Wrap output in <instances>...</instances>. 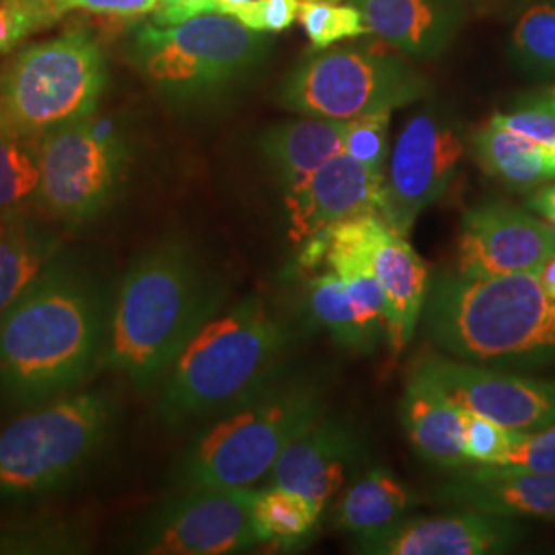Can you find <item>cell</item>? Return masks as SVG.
Here are the masks:
<instances>
[{
    "label": "cell",
    "mask_w": 555,
    "mask_h": 555,
    "mask_svg": "<svg viewBox=\"0 0 555 555\" xmlns=\"http://www.w3.org/2000/svg\"><path fill=\"white\" fill-rule=\"evenodd\" d=\"M373 268L387 298V341L399 357L416 336L428 295V268L408 237L393 229L378 241Z\"/></svg>",
    "instance_id": "cell-21"
},
{
    "label": "cell",
    "mask_w": 555,
    "mask_h": 555,
    "mask_svg": "<svg viewBox=\"0 0 555 555\" xmlns=\"http://www.w3.org/2000/svg\"><path fill=\"white\" fill-rule=\"evenodd\" d=\"M261 153L286 188L344 153V121L305 116L272 126L261 137Z\"/></svg>",
    "instance_id": "cell-22"
},
{
    "label": "cell",
    "mask_w": 555,
    "mask_h": 555,
    "mask_svg": "<svg viewBox=\"0 0 555 555\" xmlns=\"http://www.w3.org/2000/svg\"><path fill=\"white\" fill-rule=\"evenodd\" d=\"M412 492L385 467H371L344 490L336 506V527L357 539L385 533L410 516Z\"/></svg>",
    "instance_id": "cell-23"
},
{
    "label": "cell",
    "mask_w": 555,
    "mask_h": 555,
    "mask_svg": "<svg viewBox=\"0 0 555 555\" xmlns=\"http://www.w3.org/2000/svg\"><path fill=\"white\" fill-rule=\"evenodd\" d=\"M300 0H256L233 9L229 15L258 34L286 31L298 20Z\"/></svg>",
    "instance_id": "cell-33"
},
{
    "label": "cell",
    "mask_w": 555,
    "mask_h": 555,
    "mask_svg": "<svg viewBox=\"0 0 555 555\" xmlns=\"http://www.w3.org/2000/svg\"><path fill=\"white\" fill-rule=\"evenodd\" d=\"M552 157H554V163H555V149H552Z\"/></svg>",
    "instance_id": "cell-43"
},
{
    "label": "cell",
    "mask_w": 555,
    "mask_h": 555,
    "mask_svg": "<svg viewBox=\"0 0 555 555\" xmlns=\"http://www.w3.org/2000/svg\"><path fill=\"white\" fill-rule=\"evenodd\" d=\"M40 140L0 112V219L27 215L38 202Z\"/></svg>",
    "instance_id": "cell-26"
},
{
    "label": "cell",
    "mask_w": 555,
    "mask_h": 555,
    "mask_svg": "<svg viewBox=\"0 0 555 555\" xmlns=\"http://www.w3.org/2000/svg\"><path fill=\"white\" fill-rule=\"evenodd\" d=\"M107 302L98 278L56 256L0 318V389L17 408L68 396L103 364Z\"/></svg>",
    "instance_id": "cell-1"
},
{
    "label": "cell",
    "mask_w": 555,
    "mask_h": 555,
    "mask_svg": "<svg viewBox=\"0 0 555 555\" xmlns=\"http://www.w3.org/2000/svg\"><path fill=\"white\" fill-rule=\"evenodd\" d=\"M525 535L516 518L459 508L440 516H408L385 533L357 539L364 555H494L515 550Z\"/></svg>",
    "instance_id": "cell-15"
},
{
    "label": "cell",
    "mask_w": 555,
    "mask_h": 555,
    "mask_svg": "<svg viewBox=\"0 0 555 555\" xmlns=\"http://www.w3.org/2000/svg\"><path fill=\"white\" fill-rule=\"evenodd\" d=\"M422 321L447 357L496 369L555 364V297L535 272L486 278L440 272L428 284Z\"/></svg>",
    "instance_id": "cell-3"
},
{
    "label": "cell",
    "mask_w": 555,
    "mask_h": 555,
    "mask_svg": "<svg viewBox=\"0 0 555 555\" xmlns=\"http://www.w3.org/2000/svg\"><path fill=\"white\" fill-rule=\"evenodd\" d=\"M254 488H190L160 506L140 533L139 550L159 555H224L259 543Z\"/></svg>",
    "instance_id": "cell-12"
},
{
    "label": "cell",
    "mask_w": 555,
    "mask_h": 555,
    "mask_svg": "<svg viewBox=\"0 0 555 555\" xmlns=\"http://www.w3.org/2000/svg\"><path fill=\"white\" fill-rule=\"evenodd\" d=\"M472 149L479 167L511 188H533L555 178L550 149L492 124H486L472 137Z\"/></svg>",
    "instance_id": "cell-25"
},
{
    "label": "cell",
    "mask_w": 555,
    "mask_h": 555,
    "mask_svg": "<svg viewBox=\"0 0 555 555\" xmlns=\"http://www.w3.org/2000/svg\"><path fill=\"white\" fill-rule=\"evenodd\" d=\"M488 124L531 140L545 149H555V116L533 107H516L515 112H498Z\"/></svg>",
    "instance_id": "cell-34"
},
{
    "label": "cell",
    "mask_w": 555,
    "mask_h": 555,
    "mask_svg": "<svg viewBox=\"0 0 555 555\" xmlns=\"http://www.w3.org/2000/svg\"><path fill=\"white\" fill-rule=\"evenodd\" d=\"M511 50L516 62L541 77H555V0L531 4L513 29Z\"/></svg>",
    "instance_id": "cell-29"
},
{
    "label": "cell",
    "mask_w": 555,
    "mask_h": 555,
    "mask_svg": "<svg viewBox=\"0 0 555 555\" xmlns=\"http://www.w3.org/2000/svg\"><path fill=\"white\" fill-rule=\"evenodd\" d=\"M399 417L414 453L424 463L453 474L474 467L463 451V410L422 362L408 377Z\"/></svg>",
    "instance_id": "cell-19"
},
{
    "label": "cell",
    "mask_w": 555,
    "mask_h": 555,
    "mask_svg": "<svg viewBox=\"0 0 555 555\" xmlns=\"http://www.w3.org/2000/svg\"><path fill=\"white\" fill-rule=\"evenodd\" d=\"M323 412L318 380L280 375L198 435L179 463V486L254 488L268 479L278 456Z\"/></svg>",
    "instance_id": "cell-5"
},
{
    "label": "cell",
    "mask_w": 555,
    "mask_h": 555,
    "mask_svg": "<svg viewBox=\"0 0 555 555\" xmlns=\"http://www.w3.org/2000/svg\"><path fill=\"white\" fill-rule=\"evenodd\" d=\"M465 146L444 109L426 107L405 121L383 181V220L403 237L455 178Z\"/></svg>",
    "instance_id": "cell-11"
},
{
    "label": "cell",
    "mask_w": 555,
    "mask_h": 555,
    "mask_svg": "<svg viewBox=\"0 0 555 555\" xmlns=\"http://www.w3.org/2000/svg\"><path fill=\"white\" fill-rule=\"evenodd\" d=\"M554 256L555 229L547 220L486 202L463 217L453 270L469 278L537 274Z\"/></svg>",
    "instance_id": "cell-14"
},
{
    "label": "cell",
    "mask_w": 555,
    "mask_h": 555,
    "mask_svg": "<svg viewBox=\"0 0 555 555\" xmlns=\"http://www.w3.org/2000/svg\"><path fill=\"white\" fill-rule=\"evenodd\" d=\"M516 107H533V109H543L550 112L555 116V87L550 89H539V91H531L525 93L520 98H516Z\"/></svg>",
    "instance_id": "cell-39"
},
{
    "label": "cell",
    "mask_w": 555,
    "mask_h": 555,
    "mask_svg": "<svg viewBox=\"0 0 555 555\" xmlns=\"http://www.w3.org/2000/svg\"><path fill=\"white\" fill-rule=\"evenodd\" d=\"M383 181L362 163L339 153L286 188L291 235L300 243L325 235L344 220L380 217Z\"/></svg>",
    "instance_id": "cell-16"
},
{
    "label": "cell",
    "mask_w": 555,
    "mask_h": 555,
    "mask_svg": "<svg viewBox=\"0 0 555 555\" xmlns=\"http://www.w3.org/2000/svg\"><path fill=\"white\" fill-rule=\"evenodd\" d=\"M428 80L403 60L360 48L319 50L284 80L280 105L313 118L350 119L422 100Z\"/></svg>",
    "instance_id": "cell-8"
},
{
    "label": "cell",
    "mask_w": 555,
    "mask_h": 555,
    "mask_svg": "<svg viewBox=\"0 0 555 555\" xmlns=\"http://www.w3.org/2000/svg\"><path fill=\"white\" fill-rule=\"evenodd\" d=\"M520 433L502 428L488 417L469 414L463 410V451L476 465H502L504 456L513 449Z\"/></svg>",
    "instance_id": "cell-32"
},
{
    "label": "cell",
    "mask_w": 555,
    "mask_h": 555,
    "mask_svg": "<svg viewBox=\"0 0 555 555\" xmlns=\"http://www.w3.org/2000/svg\"><path fill=\"white\" fill-rule=\"evenodd\" d=\"M435 500L508 518H555V469L476 465L438 486Z\"/></svg>",
    "instance_id": "cell-18"
},
{
    "label": "cell",
    "mask_w": 555,
    "mask_h": 555,
    "mask_svg": "<svg viewBox=\"0 0 555 555\" xmlns=\"http://www.w3.org/2000/svg\"><path fill=\"white\" fill-rule=\"evenodd\" d=\"M502 465L555 469V426L537 435H522L504 456Z\"/></svg>",
    "instance_id": "cell-35"
},
{
    "label": "cell",
    "mask_w": 555,
    "mask_h": 555,
    "mask_svg": "<svg viewBox=\"0 0 555 555\" xmlns=\"http://www.w3.org/2000/svg\"><path fill=\"white\" fill-rule=\"evenodd\" d=\"M50 25H52L50 21L31 9L0 2V52L13 50L25 38Z\"/></svg>",
    "instance_id": "cell-36"
},
{
    "label": "cell",
    "mask_w": 555,
    "mask_h": 555,
    "mask_svg": "<svg viewBox=\"0 0 555 555\" xmlns=\"http://www.w3.org/2000/svg\"><path fill=\"white\" fill-rule=\"evenodd\" d=\"M547 220V222H550V224H552V227H554L555 229V219H545Z\"/></svg>",
    "instance_id": "cell-42"
},
{
    "label": "cell",
    "mask_w": 555,
    "mask_h": 555,
    "mask_svg": "<svg viewBox=\"0 0 555 555\" xmlns=\"http://www.w3.org/2000/svg\"><path fill=\"white\" fill-rule=\"evenodd\" d=\"M362 456V438L348 422L321 416L278 456L266 486L293 490L325 506L348 483Z\"/></svg>",
    "instance_id": "cell-17"
},
{
    "label": "cell",
    "mask_w": 555,
    "mask_h": 555,
    "mask_svg": "<svg viewBox=\"0 0 555 555\" xmlns=\"http://www.w3.org/2000/svg\"><path fill=\"white\" fill-rule=\"evenodd\" d=\"M307 305L313 321L334 337L341 348L371 352L377 346L362 327L352 298L336 272H321L309 282Z\"/></svg>",
    "instance_id": "cell-28"
},
{
    "label": "cell",
    "mask_w": 555,
    "mask_h": 555,
    "mask_svg": "<svg viewBox=\"0 0 555 555\" xmlns=\"http://www.w3.org/2000/svg\"><path fill=\"white\" fill-rule=\"evenodd\" d=\"M126 149L114 130L95 119H79L40 140L38 206L46 215L80 227L114 202Z\"/></svg>",
    "instance_id": "cell-10"
},
{
    "label": "cell",
    "mask_w": 555,
    "mask_h": 555,
    "mask_svg": "<svg viewBox=\"0 0 555 555\" xmlns=\"http://www.w3.org/2000/svg\"><path fill=\"white\" fill-rule=\"evenodd\" d=\"M202 0H159L153 11V23L157 25H176L179 21L196 17V9Z\"/></svg>",
    "instance_id": "cell-38"
},
{
    "label": "cell",
    "mask_w": 555,
    "mask_h": 555,
    "mask_svg": "<svg viewBox=\"0 0 555 555\" xmlns=\"http://www.w3.org/2000/svg\"><path fill=\"white\" fill-rule=\"evenodd\" d=\"M527 204L541 219H555V185L541 188Z\"/></svg>",
    "instance_id": "cell-40"
},
{
    "label": "cell",
    "mask_w": 555,
    "mask_h": 555,
    "mask_svg": "<svg viewBox=\"0 0 555 555\" xmlns=\"http://www.w3.org/2000/svg\"><path fill=\"white\" fill-rule=\"evenodd\" d=\"M298 21L315 50H325L337 41L369 34L357 4L348 7L332 0H300Z\"/></svg>",
    "instance_id": "cell-30"
},
{
    "label": "cell",
    "mask_w": 555,
    "mask_h": 555,
    "mask_svg": "<svg viewBox=\"0 0 555 555\" xmlns=\"http://www.w3.org/2000/svg\"><path fill=\"white\" fill-rule=\"evenodd\" d=\"M332 2H337V0H332Z\"/></svg>",
    "instance_id": "cell-44"
},
{
    "label": "cell",
    "mask_w": 555,
    "mask_h": 555,
    "mask_svg": "<svg viewBox=\"0 0 555 555\" xmlns=\"http://www.w3.org/2000/svg\"><path fill=\"white\" fill-rule=\"evenodd\" d=\"M249 2H256V0H202L198 9H196V15H202V13H224V15H229L233 9L249 4Z\"/></svg>",
    "instance_id": "cell-41"
},
{
    "label": "cell",
    "mask_w": 555,
    "mask_h": 555,
    "mask_svg": "<svg viewBox=\"0 0 555 555\" xmlns=\"http://www.w3.org/2000/svg\"><path fill=\"white\" fill-rule=\"evenodd\" d=\"M59 9L60 17L70 11H87L95 15H107V17H142L157 9L159 0H54Z\"/></svg>",
    "instance_id": "cell-37"
},
{
    "label": "cell",
    "mask_w": 555,
    "mask_h": 555,
    "mask_svg": "<svg viewBox=\"0 0 555 555\" xmlns=\"http://www.w3.org/2000/svg\"><path fill=\"white\" fill-rule=\"evenodd\" d=\"M261 36L224 13L176 25L146 23L134 34V60L163 91L178 98L217 93L254 66Z\"/></svg>",
    "instance_id": "cell-9"
},
{
    "label": "cell",
    "mask_w": 555,
    "mask_h": 555,
    "mask_svg": "<svg viewBox=\"0 0 555 555\" xmlns=\"http://www.w3.org/2000/svg\"><path fill=\"white\" fill-rule=\"evenodd\" d=\"M219 282L183 238H165L134 259L109 307L103 364L149 389L217 315Z\"/></svg>",
    "instance_id": "cell-2"
},
{
    "label": "cell",
    "mask_w": 555,
    "mask_h": 555,
    "mask_svg": "<svg viewBox=\"0 0 555 555\" xmlns=\"http://www.w3.org/2000/svg\"><path fill=\"white\" fill-rule=\"evenodd\" d=\"M293 327L261 297H247L202 325L163 377L159 417L188 428L219 417L280 377Z\"/></svg>",
    "instance_id": "cell-4"
},
{
    "label": "cell",
    "mask_w": 555,
    "mask_h": 555,
    "mask_svg": "<svg viewBox=\"0 0 555 555\" xmlns=\"http://www.w3.org/2000/svg\"><path fill=\"white\" fill-rule=\"evenodd\" d=\"M325 506L309 498L276 486H266L254 498V527L259 543L276 547H297L313 535Z\"/></svg>",
    "instance_id": "cell-27"
},
{
    "label": "cell",
    "mask_w": 555,
    "mask_h": 555,
    "mask_svg": "<svg viewBox=\"0 0 555 555\" xmlns=\"http://www.w3.org/2000/svg\"><path fill=\"white\" fill-rule=\"evenodd\" d=\"M422 364L469 414L520 435H537L555 426V380L522 377L440 354H428Z\"/></svg>",
    "instance_id": "cell-13"
},
{
    "label": "cell",
    "mask_w": 555,
    "mask_h": 555,
    "mask_svg": "<svg viewBox=\"0 0 555 555\" xmlns=\"http://www.w3.org/2000/svg\"><path fill=\"white\" fill-rule=\"evenodd\" d=\"M116 403L103 391H82L34 405L0 433V494L54 490L98 455Z\"/></svg>",
    "instance_id": "cell-7"
},
{
    "label": "cell",
    "mask_w": 555,
    "mask_h": 555,
    "mask_svg": "<svg viewBox=\"0 0 555 555\" xmlns=\"http://www.w3.org/2000/svg\"><path fill=\"white\" fill-rule=\"evenodd\" d=\"M391 112L344 121V153L385 179Z\"/></svg>",
    "instance_id": "cell-31"
},
{
    "label": "cell",
    "mask_w": 555,
    "mask_h": 555,
    "mask_svg": "<svg viewBox=\"0 0 555 555\" xmlns=\"http://www.w3.org/2000/svg\"><path fill=\"white\" fill-rule=\"evenodd\" d=\"M59 254V241L29 212L0 219V318Z\"/></svg>",
    "instance_id": "cell-24"
},
{
    "label": "cell",
    "mask_w": 555,
    "mask_h": 555,
    "mask_svg": "<svg viewBox=\"0 0 555 555\" xmlns=\"http://www.w3.org/2000/svg\"><path fill=\"white\" fill-rule=\"evenodd\" d=\"M369 34L414 59H433L455 38L461 11L451 0H357Z\"/></svg>",
    "instance_id": "cell-20"
},
{
    "label": "cell",
    "mask_w": 555,
    "mask_h": 555,
    "mask_svg": "<svg viewBox=\"0 0 555 555\" xmlns=\"http://www.w3.org/2000/svg\"><path fill=\"white\" fill-rule=\"evenodd\" d=\"M107 85V64L98 40L70 29L25 46L0 66V112L23 132H48L93 116Z\"/></svg>",
    "instance_id": "cell-6"
}]
</instances>
